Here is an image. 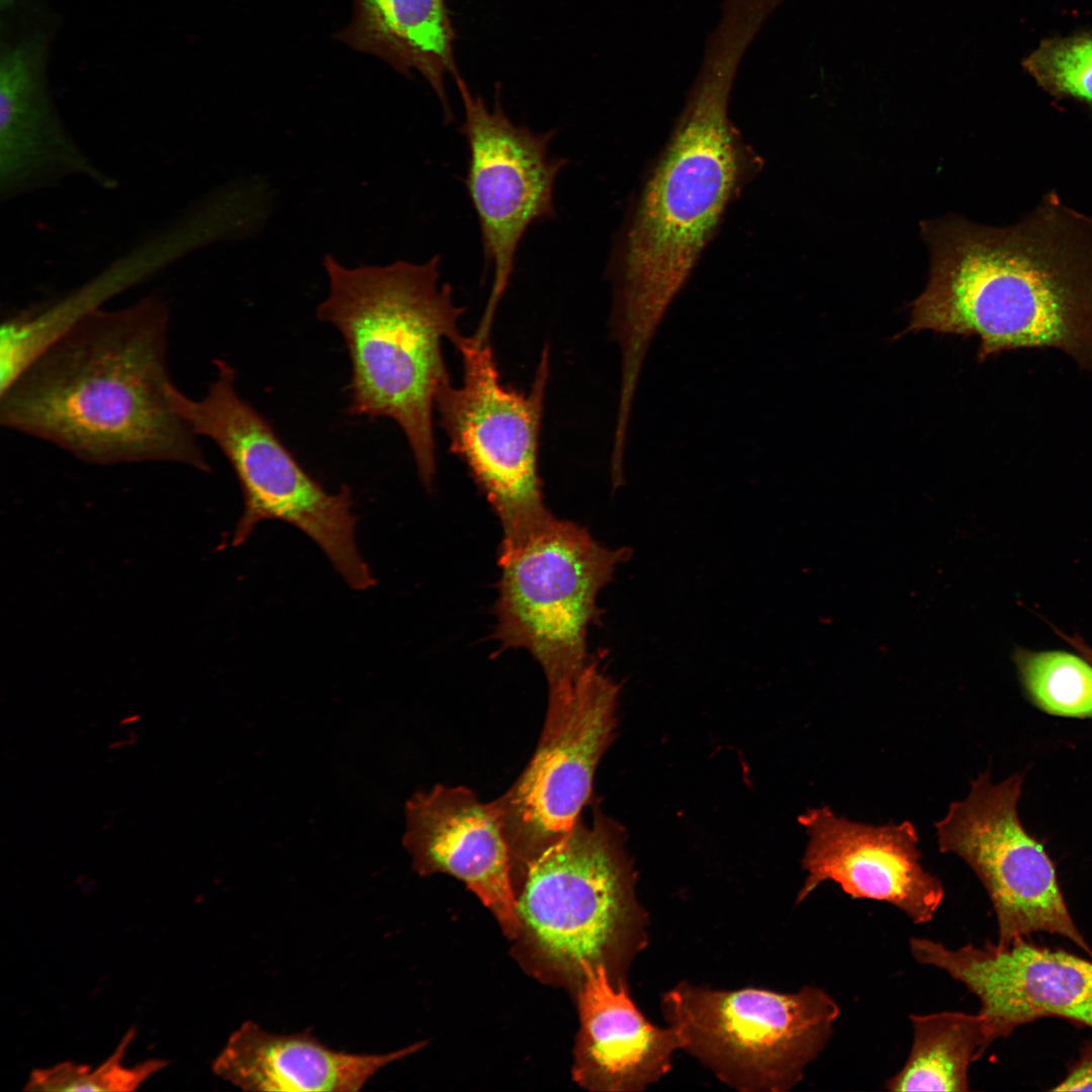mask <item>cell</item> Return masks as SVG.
<instances>
[{
    "instance_id": "6da1fadb",
    "label": "cell",
    "mask_w": 1092,
    "mask_h": 1092,
    "mask_svg": "<svg viewBox=\"0 0 1092 1092\" xmlns=\"http://www.w3.org/2000/svg\"><path fill=\"white\" fill-rule=\"evenodd\" d=\"M169 321L156 296L91 312L0 391L1 425L90 464L209 471L198 436L171 401Z\"/></svg>"
},
{
    "instance_id": "7a4b0ae2",
    "label": "cell",
    "mask_w": 1092,
    "mask_h": 1092,
    "mask_svg": "<svg viewBox=\"0 0 1092 1092\" xmlns=\"http://www.w3.org/2000/svg\"><path fill=\"white\" fill-rule=\"evenodd\" d=\"M930 276L906 332L977 336L978 359L1022 348L1064 352L1092 373V217L1043 200L1018 222L923 224Z\"/></svg>"
},
{
    "instance_id": "3957f363",
    "label": "cell",
    "mask_w": 1092,
    "mask_h": 1092,
    "mask_svg": "<svg viewBox=\"0 0 1092 1092\" xmlns=\"http://www.w3.org/2000/svg\"><path fill=\"white\" fill-rule=\"evenodd\" d=\"M753 40L734 20L719 21L709 33L684 110L626 233L611 328L627 364L642 363L740 184L744 158L728 106Z\"/></svg>"
},
{
    "instance_id": "277c9868",
    "label": "cell",
    "mask_w": 1092,
    "mask_h": 1092,
    "mask_svg": "<svg viewBox=\"0 0 1092 1092\" xmlns=\"http://www.w3.org/2000/svg\"><path fill=\"white\" fill-rule=\"evenodd\" d=\"M440 257L424 263L348 268L332 255L323 265L329 294L317 320L333 325L349 352L352 376L348 412L389 418L403 432L423 484L431 487L437 461L433 411L450 381L442 342L463 336L464 308L440 283Z\"/></svg>"
},
{
    "instance_id": "5b68a950",
    "label": "cell",
    "mask_w": 1092,
    "mask_h": 1092,
    "mask_svg": "<svg viewBox=\"0 0 1092 1092\" xmlns=\"http://www.w3.org/2000/svg\"><path fill=\"white\" fill-rule=\"evenodd\" d=\"M626 841L624 828L597 810L592 824L579 818L566 838L514 875L520 930L553 966L580 977L604 966L617 985L627 984L649 942V914Z\"/></svg>"
},
{
    "instance_id": "8992f818",
    "label": "cell",
    "mask_w": 1092,
    "mask_h": 1092,
    "mask_svg": "<svg viewBox=\"0 0 1092 1092\" xmlns=\"http://www.w3.org/2000/svg\"><path fill=\"white\" fill-rule=\"evenodd\" d=\"M631 554L602 546L584 527L552 514L502 539L493 637L502 649H526L542 666L546 722L558 720L570 704L589 660L588 628L602 616L598 596Z\"/></svg>"
},
{
    "instance_id": "52a82bcc",
    "label": "cell",
    "mask_w": 1092,
    "mask_h": 1092,
    "mask_svg": "<svg viewBox=\"0 0 1092 1092\" xmlns=\"http://www.w3.org/2000/svg\"><path fill=\"white\" fill-rule=\"evenodd\" d=\"M216 374L202 398L172 386L171 401L197 436L211 440L231 463L244 497L233 545L265 520L287 523L309 537L356 590L376 582L355 539L357 518L348 486L327 491L294 458L270 424L237 390V372L214 361Z\"/></svg>"
},
{
    "instance_id": "ba28073f",
    "label": "cell",
    "mask_w": 1092,
    "mask_h": 1092,
    "mask_svg": "<svg viewBox=\"0 0 1092 1092\" xmlns=\"http://www.w3.org/2000/svg\"><path fill=\"white\" fill-rule=\"evenodd\" d=\"M681 1051L741 1092H788L825 1050L838 1003L807 985L783 993L763 988L714 989L684 980L661 995Z\"/></svg>"
},
{
    "instance_id": "9c48e42d",
    "label": "cell",
    "mask_w": 1092,
    "mask_h": 1092,
    "mask_svg": "<svg viewBox=\"0 0 1092 1092\" xmlns=\"http://www.w3.org/2000/svg\"><path fill=\"white\" fill-rule=\"evenodd\" d=\"M454 346L462 358V384L444 383L435 408L450 451L499 519L502 539L512 538L551 514L538 467L549 348L544 347L531 389L524 393L500 381L489 337L463 335Z\"/></svg>"
},
{
    "instance_id": "30bf717a",
    "label": "cell",
    "mask_w": 1092,
    "mask_h": 1092,
    "mask_svg": "<svg viewBox=\"0 0 1092 1092\" xmlns=\"http://www.w3.org/2000/svg\"><path fill=\"white\" fill-rule=\"evenodd\" d=\"M1023 777L998 784L986 770L972 780L968 796L950 803L934 823L938 850L960 857L977 876L993 906L1000 944L1032 933L1063 936L1089 954L1071 915L1055 866L1017 813Z\"/></svg>"
},
{
    "instance_id": "8fae6325",
    "label": "cell",
    "mask_w": 1092,
    "mask_h": 1092,
    "mask_svg": "<svg viewBox=\"0 0 1092 1092\" xmlns=\"http://www.w3.org/2000/svg\"><path fill=\"white\" fill-rule=\"evenodd\" d=\"M464 108L460 127L468 150L465 186L478 220L492 283L477 327L490 334L515 268L519 246L535 222L554 218V187L567 160L550 156L557 130L515 123L496 95L489 107L462 77L455 78Z\"/></svg>"
},
{
    "instance_id": "7c38bea8",
    "label": "cell",
    "mask_w": 1092,
    "mask_h": 1092,
    "mask_svg": "<svg viewBox=\"0 0 1092 1092\" xmlns=\"http://www.w3.org/2000/svg\"><path fill=\"white\" fill-rule=\"evenodd\" d=\"M620 686L588 660L559 721L543 725L514 785L492 801L514 876L571 832L588 802L598 764L615 738Z\"/></svg>"
},
{
    "instance_id": "4fadbf2b",
    "label": "cell",
    "mask_w": 1092,
    "mask_h": 1092,
    "mask_svg": "<svg viewBox=\"0 0 1092 1092\" xmlns=\"http://www.w3.org/2000/svg\"><path fill=\"white\" fill-rule=\"evenodd\" d=\"M909 949L917 963L941 970L978 998L990 1043L1045 1017L1092 1028V960L1026 938L950 948L911 937Z\"/></svg>"
},
{
    "instance_id": "5bb4252c",
    "label": "cell",
    "mask_w": 1092,
    "mask_h": 1092,
    "mask_svg": "<svg viewBox=\"0 0 1092 1092\" xmlns=\"http://www.w3.org/2000/svg\"><path fill=\"white\" fill-rule=\"evenodd\" d=\"M798 820L808 842L801 860L806 877L796 905L821 884L833 882L853 899L896 907L915 924L934 918L944 899V888L921 862L919 836L912 822H856L837 815L827 805L808 809Z\"/></svg>"
},
{
    "instance_id": "9a60e30c",
    "label": "cell",
    "mask_w": 1092,
    "mask_h": 1092,
    "mask_svg": "<svg viewBox=\"0 0 1092 1092\" xmlns=\"http://www.w3.org/2000/svg\"><path fill=\"white\" fill-rule=\"evenodd\" d=\"M50 32L18 28L0 58V197L11 200L84 177L112 190L115 178L80 149L53 103L47 73Z\"/></svg>"
},
{
    "instance_id": "2e32d148",
    "label": "cell",
    "mask_w": 1092,
    "mask_h": 1092,
    "mask_svg": "<svg viewBox=\"0 0 1092 1092\" xmlns=\"http://www.w3.org/2000/svg\"><path fill=\"white\" fill-rule=\"evenodd\" d=\"M403 845L421 875L454 876L489 908L505 930H520L510 849L491 802L462 786H435L405 804Z\"/></svg>"
},
{
    "instance_id": "e0dca14e",
    "label": "cell",
    "mask_w": 1092,
    "mask_h": 1092,
    "mask_svg": "<svg viewBox=\"0 0 1092 1092\" xmlns=\"http://www.w3.org/2000/svg\"><path fill=\"white\" fill-rule=\"evenodd\" d=\"M578 1006L579 1077L589 1088L641 1092L670 1072L679 1032L649 1021L604 966L583 970Z\"/></svg>"
},
{
    "instance_id": "ac0fdd59",
    "label": "cell",
    "mask_w": 1092,
    "mask_h": 1092,
    "mask_svg": "<svg viewBox=\"0 0 1092 1092\" xmlns=\"http://www.w3.org/2000/svg\"><path fill=\"white\" fill-rule=\"evenodd\" d=\"M422 1046L349 1053L330 1048L307 1030L280 1034L246 1020L231 1033L211 1068L243 1091L358 1092L378 1071Z\"/></svg>"
},
{
    "instance_id": "d6986e66",
    "label": "cell",
    "mask_w": 1092,
    "mask_h": 1092,
    "mask_svg": "<svg viewBox=\"0 0 1092 1092\" xmlns=\"http://www.w3.org/2000/svg\"><path fill=\"white\" fill-rule=\"evenodd\" d=\"M352 5L350 21L334 37L405 77L421 74L450 119L445 78L459 74L456 35L445 0H352Z\"/></svg>"
},
{
    "instance_id": "ffe728a7",
    "label": "cell",
    "mask_w": 1092,
    "mask_h": 1092,
    "mask_svg": "<svg viewBox=\"0 0 1092 1092\" xmlns=\"http://www.w3.org/2000/svg\"><path fill=\"white\" fill-rule=\"evenodd\" d=\"M912 1043L901 1069L890 1077L889 1091L970 1090L969 1070L990 1046L977 1013L940 1011L911 1014Z\"/></svg>"
},
{
    "instance_id": "44dd1931",
    "label": "cell",
    "mask_w": 1092,
    "mask_h": 1092,
    "mask_svg": "<svg viewBox=\"0 0 1092 1092\" xmlns=\"http://www.w3.org/2000/svg\"><path fill=\"white\" fill-rule=\"evenodd\" d=\"M225 188L206 200L193 205L171 228L118 259L119 263L140 282L162 270L193 250L224 238L241 235L259 220L258 202L245 197L243 187Z\"/></svg>"
},
{
    "instance_id": "7402d4cb",
    "label": "cell",
    "mask_w": 1092,
    "mask_h": 1092,
    "mask_svg": "<svg viewBox=\"0 0 1092 1092\" xmlns=\"http://www.w3.org/2000/svg\"><path fill=\"white\" fill-rule=\"evenodd\" d=\"M1019 677L1031 702L1062 717L1092 718V664L1064 651L1014 654Z\"/></svg>"
},
{
    "instance_id": "603a6c76",
    "label": "cell",
    "mask_w": 1092,
    "mask_h": 1092,
    "mask_svg": "<svg viewBox=\"0 0 1092 1092\" xmlns=\"http://www.w3.org/2000/svg\"><path fill=\"white\" fill-rule=\"evenodd\" d=\"M134 1034L135 1028L128 1029L114 1052L95 1068L64 1061L48 1068L34 1069L29 1074L23 1090L46 1092L136 1090L152 1075L166 1068L170 1062L163 1059H149L132 1067L124 1066L123 1059Z\"/></svg>"
},
{
    "instance_id": "cb8c5ba5",
    "label": "cell",
    "mask_w": 1092,
    "mask_h": 1092,
    "mask_svg": "<svg viewBox=\"0 0 1092 1092\" xmlns=\"http://www.w3.org/2000/svg\"><path fill=\"white\" fill-rule=\"evenodd\" d=\"M1022 67L1051 96L1092 106L1091 33L1044 38Z\"/></svg>"
},
{
    "instance_id": "d4e9b609",
    "label": "cell",
    "mask_w": 1092,
    "mask_h": 1092,
    "mask_svg": "<svg viewBox=\"0 0 1092 1092\" xmlns=\"http://www.w3.org/2000/svg\"><path fill=\"white\" fill-rule=\"evenodd\" d=\"M1052 1090H1092V1041L1085 1045L1079 1059L1069 1069L1066 1076Z\"/></svg>"
},
{
    "instance_id": "484cf974",
    "label": "cell",
    "mask_w": 1092,
    "mask_h": 1092,
    "mask_svg": "<svg viewBox=\"0 0 1092 1092\" xmlns=\"http://www.w3.org/2000/svg\"><path fill=\"white\" fill-rule=\"evenodd\" d=\"M1059 634L1062 636L1063 633L1059 632ZM1063 638L1074 646L1082 657L1092 664V648L1080 636H1067L1063 634Z\"/></svg>"
}]
</instances>
